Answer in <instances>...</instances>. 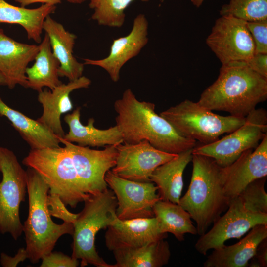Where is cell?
<instances>
[{
	"mask_svg": "<svg viewBox=\"0 0 267 267\" xmlns=\"http://www.w3.org/2000/svg\"><path fill=\"white\" fill-rule=\"evenodd\" d=\"M153 211L161 233H170L179 241L184 240L186 234H197L190 215L179 204L159 200Z\"/></svg>",
	"mask_w": 267,
	"mask_h": 267,
	"instance_id": "83f0119b",
	"label": "cell"
},
{
	"mask_svg": "<svg viewBox=\"0 0 267 267\" xmlns=\"http://www.w3.org/2000/svg\"><path fill=\"white\" fill-rule=\"evenodd\" d=\"M113 252L116 263L112 267H161L168 264L171 257L170 245L165 238Z\"/></svg>",
	"mask_w": 267,
	"mask_h": 267,
	"instance_id": "484cf974",
	"label": "cell"
},
{
	"mask_svg": "<svg viewBox=\"0 0 267 267\" xmlns=\"http://www.w3.org/2000/svg\"><path fill=\"white\" fill-rule=\"evenodd\" d=\"M136 0H89V7L94 10L91 19L99 25L119 28L125 22L124 11ZM147 2L149 0H140Z\"/></svg>",
	"mask_w": 267,
	"mask_h": 267,
	"instance_id": "f1b7e54d",
	"label": "cell"
},
{
	"mask_svg": "<svg viewBox=\"0 0 267 267\" xmlns=\"http://www.w3.org/2000/svg\"><path fill=\"white\" fill-rule=\"evenodd\" d=\"M67 1V2L73 3V4H81L86 1H88L89 0H64Z\"/></svg>",
	"mask_w": 267,
	"mask_h": 267,
	"instance_id": "ab89813d",
	"label": "cell"
},
{
	"mask_svg": "<svg viewBox=\"0 0 267 267\" xmlns=\"http://www.w3.org/2000/svg\"><path fill=\"white\" fill-rule=\"evenodd\" d=\"M267 176V134L256 148L245 151L231 164L221 168L223 191L230 200L250 182Z\"/></svg>",
	"mask_w": 267,
	"mask_h": 267,
	"instance_id": "9a60e30c",
	"label": "cell"
},
{
	"mask_svg": "<svg viewBox=\"0 0 267 267\" xmlns=\"http://www.w3.org/2000/svg\"><path fill=\"white\" fill-rule=\"evenodd\" d=\"M148 29V22L145 15L138 14L134 20L131 32L127 36L113 40L109 54L106 57L98 60L84 58V64L102 68L112 81L117 82L124 65L138 55L147 44Z\"/></svg>",
	"mask_w": 267,
	"mask_h": 267,
	"instance_id": "2e32d148",
	"label": "cell"
},
{
	"mask_svg": "<svg viewBox=\"0 0 267 267\" xmlns=\"http://www.w3.org/2000/svg\"><path fill=\"white\" fill-rule=\"evenodd\" d=\"M190 182L179 204L190 215L196 224L197 234L202 235L228 207L221 177V167L211 157L192 154Z\"/></svg>",
	"mask_w": 267,
	"mask_h": 267,
	"instance_id": "3957f363",
	"label": "cell"
},
{
	"mask_svg": "<svg viewBox=\"0 0 267 267\" xmlns=\"http://www.w3.org/2000/svg\"><path fill=\"white\" fill-rule=\"evenodd\" d=\"M213 224L195 244L196 250L200 254L205 255L208 251L223 246L229 239L240 238L257 225L267 224V214L248 210L237 196L230 200L225 213Z\"/></svg>",
	"mask_w": 267,
	"mask_h": 267,
	"instance_id": "8fae6325",
	"label": "cell"
},
{
	"mask_svg": "<svg viewBox=\"0 0 267 267\" xmlns=\"http://www.w3.org/2000/svg\"><path fill=\"white\" fill-rule=\"evenodd\" d=\"M83 210L74 222L71 257L80 260L81 267L89 264L97 267H112L98 254L95 245L98 232L113 224L118 218L117 199L110 189L90 195L84 201Z\"/></svg>",
	"mask_w": 267,
	"mask_h": 267,
	"instance_id": "5b68a950",
	"label": "cell"
},
{
	"mask_svg": "<svg viewBox=\"0 0 267 267\" xmlns=\"http://www.w3.org/2000/svg\"><path fill=\"white\" fill-rule=\"evenodd\" d=\"M267 237V224L252 227L239 241L213 249L203 263L204 267H247L259 244Z\"/></svg>",
	"mask_w": 267,
	"mask_h": 267,
	"instance_id": "ffe728a7",
	"label": "cell"
},
{
	"mask_svg": "<svg viewBox=\"0 0 267 267\" xmlns=\"http://www.w3.org/2000/svg\"><path fill=\"white\" fill-rule=\"evenodd\" d=\"M41 260L40 267H76L80 263L78 259L62 252L53 251L44 256Z\"/></svg>",
	"mask_w": 267,
	"mask_h": 267,
	"instance_id": "836d02e7",
	"label": "cell"
},
{
	"mask_svg": "<svg viewBox=\"0 0 267 267\" xmlns=\"http://www.w3.org/2000/svg\"><path fill=\"white\" fill-rule=\"evenodd\" d=\"M116 148V163L111 171L122 178L139 182L151 181L150 177L155 169L178 154L159 150L146 140L134 144L121 143Z\"/></svg>",
	"mask_w": 267,
	"mask_h": 267,
	"instance_id": "5bb4252c",
	"label": "cell"
},
{
	"mask_svg": "<svg viewBox=\"0 0 267 267\" xmlns=\"http://www.w3.org/2000/svg\"><path fill=\"white\" fill-rule=\"evenodd\" d=\"M107 229L105 243L112 251L141 247L167 237V233L160 232L155 217L128 220L118 218Z\"/></svg>",
	"mask_w": 267,
	"mask_h": 267,
	"instance_id": "e0dca14e",
	"label": "cell"
},
{
	"mask_svg": "<svg viewBox=\"0 0 267 267\" xmlns=\"http://www.w3.org/2000/svg\"><path fill=\"white\" fill-rule=\"evenodd\" d=\"M206 43L222 65L246 62L255 54L246 21L231 15H221L216 20Z\"/></svg>",
	"mask_w": 267,
	"mask_h": 267,
	"instance_id": "30bf717a",
	"label": "cell"
},
{
	"mask_svg": "<svg viewBox=\"0 0 267 267\" xmlns=\"http://www.w3.org/2000/svg\"><path fill=\"white\" fill-rule=\"evenodd\" d=\"M220 13L246 21L267 20V0H230L222 7Z\"/></svg>",
	"mask_w": 267,
	"mask_h": 267,
	"instance_id": "f546056e",
	"label": "cell"
},
{
	"mask_svg": "<svg viewBox=\"0 0 267 267\" xmlns=\"http://www.w3.org/2000/svg\"><path fill=\"white\" fill-rule=\"evenodd\" d=\"M192 150L178 154L152 173L150 180L157 186L160 200L179 203L183 187V172L192 160Z\"/></svg>",
	"mask_w": 267,
	"mask_h": 267,
	"instance_id": "603a6c76",
	"label": "cell"
},
{
	"mask_svg": "<svg viewBox=\"0 0 267 267\" xmlns=\"http://www.w3.org/2000/svg\"><path fill=\"white\" fill-rule=\"evenodd\" d=\"M55 5L43 4L38 8L18 7L0 0V23L18 24L26 31L29 39L40 43L43 23L46 17L55 12Z\"/></svg>",
	"mask_w": 267,
	"mask_h": 267,
	"instance_id": "4316f807",
	"label": "cell"
},
{
	"mask_svg": "<svg viewBox=\"0 0 267 267\" xmlns=\"http://www.w3.org/2000/svg\"><path fill=\"white\" fill-rule=\"evenodd\" d=\"M69 151L79 179L86 191L95 195L108 189L106 173L116 163L118 144L106 146L103 150L81 146L59 138Z\"/></svg>",
	"mask_w": 267,
	"mask_h": 267,
	"instance_id": "7c38bea8",
	"label": "cell"
},
{
	"mask_svg": "<svg viewBox=\"0 0 267 267\" xmlns=\"http://www.w3.org/2000/svg\"><path fill=\"white\" fill-rule=\"evenodd\" d=\"M39 46L18 42L7 36L0 28V72L6 86L13 89L17 85L27 88L26 70L34 60Z\"/></svg>",
	"mask_w": 267,
	"mask_h": 267,
	"instance_id": "d6986e66",
	"label": "cell"
},
{
	"mask_svg": "<svg viewBox=\"0 0 267 267\" xmlns=\"http://www.w3.org/2000/svg\"><path fill=\"white\" fill-rule=\"evenodd\" d=\"M116 126L124 143L134 144L147 141L155 148L178 154L195 147L196 141L180 135L165 118L155 112V105L139 101L130 89L116 100Z\"/></svg>",
	"mask_w": 267,
	"mask_h": 267,
	"instance_id": "6da1fadb",
	"label": "cell"
},
{
	"mask_svg": "<svg viewBox=\"0 0 267 267\" xmlns=\"http://www.w3.org/2000/svg\"><path fill=\"white\" fill-rule=\"evenodd\" d=\"M80 107L66 115L65 122L69 127V132L63 139L78 145L88 147H103L123 142L122 135L116 125L106 129L96 128L93 118L88 120L86 125L80 121Z\"/></svg>",
	"mask_w": 267,
	"mask_h": 267,
	"instance_id": "7402d4cb",
	"label": "cell"
},
{
	"mask_svg": "<svg viewBox=\"0 0 267 267\" xmlns=\"http://www.w3.org/2000/svg\"><path fill=\"white\" fill-rule=\"evenodd\" d=\"M0 85L6 86V82L4 76L0 72Z\"/></svg>",
	"mask_w": 267,
	"mask_h": 267,
	"instance_id": "60d3db41",
	"label": "cell"
},
{
	"mask_svg": "<svg viewBox=\"0 0 267 267\" xmlns=\"http://www.w3.org/2000/svg\"><path fill=\"white\" fill-rule=\"evenodd\" d=\"M246 63L254 71L267 78V54L255 53Z\"/></svg>",
	"mask_w": 267,
	"mask_h": 267,
	"instance_id": "d590c367",
	"label": "cell"
},
{
	"mask_svg": "<svg viewBox=\"0 0 267 267\" xmlns=\"http://www.w3.org/2000/svg\"><path fill=\"white\" fill-rule=\"evenodd\" d=\"M22 163L35 169L65 205L72 208L84 202L87 194L78 176L71 155L64 146L31 150Z\"/></svg>",
	"mask_w": 267,
	"mask_h": 267,
	"instance_id": "8992f818",
	"label": "cell"
},
{
	"mask_svg": "<svg viewBox=\"0 0 267 267\" xmlns=\"http://www.w3.org/2000/svg\"><path fill=\"white\" fill-rule=\"evenodd\" d=\"M34 64L26 70L27 88L40 92L44 87L53 89L62 84L59 79V62L53 55L48 35L45 33Z\"/></svg>",
	"mask_w": 267,
	"mask_h": 267,
	"instance_id": "d4e9b609",
	"label": "cell"
},
{
	"mask_svg": "<svg viewBox=\"0 0 267 267\" xmlns=\"http://www.w3.org/2000/svg\"><path fill=\"white\" fill-rule=\"evenodd\" d=\"M28 259L26 249L20 248L14 256H8L4 253L0 254V264L4 267H15L18 264Z\"/></svg>",
	"mask_w": 267,
	"mask_h": 267,
	"instance_id": "8d00e7d4",
	"label": "cell"
},
{
	"mask_svg": "<svg viewBox=\"0 0 267 267\" xmlns=\"http://www.w3.org/2000/svg\"><path fill=\"white\" fill-rule=\"evenodd\" d=\"M267 98V78L245 62L222 65L217 80L201 93L197 102L211 111L246 117Z\"/></svg>",
	"mask_w": 267,
	"mask_h": 267,
	"instance_id": "7a4b0ae2",
	"label": "cell"
},
{
	"mask_svg": "<svg viewBox=\"0 0 267 267\" xmlns=\"http://www.w3.org/2000/svg\"><path fill=\"white\" fill-rule=\"evenodd\" d=\"M105 180L116 196V215L119 219L154 217L153 206L160 198L158 188L153 182L128 180L111 170L106 173Z\"/></svg>",
	"mask_w": 267,
	"mask_h": 267,
	"instance_id": "4fadbf2b",
	"label": "cell"
},
{
	"mask_svg": "<svg viewBox=\"0 0 267 267\" xmlns=\"http://www.w3.org/2000/svg\"><path fill=\"white\" fill-rule=\"evenodd\" d=\"M43 29L48 35L52 53L59 62V76L65 77L69 81L82 77L85 65L79 62L73 53L76 36L50 15L45 19Z\"/></svg>",
	"mask_w": 267,
	"mask_h": 267,
	"instance_id": "44dd1931",
	"label": "cell"
},
{
	"mask_svg": "<svg viewBox=\"0 0 267 267\" xmlns=\"http://www.w3.org/2000/svg\"></svg>",
	"mask_w": 267,
	"mask_h": 267,
	"instance_id": "b9f144b4",
	"label": "cell"
},
{
	"mask_svg": "<svg viewBox=\"0 0 267 267\" xmlns=\"http://www.w3.org/2000/svg\"><path fill=\"white\" fill-rule=\"evenodd\" d=\"M229 134L215 142L194 147L192 154L211 157L222 168L230 165L245 151L256 148L267 134V111L255 108L242 126Z\"/></svg>",
	"mask_w": 267,
	"mask_h": 267,
	"instance_id": "9c48e42d",
	"label": "cell"
},
{
	"mask_svg": "<svg viewBox=\"0 0 267 267\" xmlns=\"http://www.w3.org/2000/svg\"><path fill=\"white\" fill-rule=\"evenodd\" d=\"M0 233L17 240L23 232L19 207L25 199L27 174L13 151L0 146Z\"/></svg>",
	"mask_w": 267,
	"mask_h": 267,
	"instance_id": "ba28073f",
	"label": "cell"
},
{
	"mask_svg": "<svg viewBox=\"0 0 267 267\" xmlns=\"http://www.w3.org/2000/svg\"><path fill=\"white\" fill-rule=\"evenodd\" d=\"M26 171L29 209L23 232L28 259L36 264L53 251L60 237L72 235L74 227L71 222L59 224L52 221L47 203L48 184L35 169L28 167Z\"/></svg>",
	"mask_w": 267,
	"mask_h": 267,
	"instance_id": "277c9868",
	"label": "cell"
},
{
	"mask_svg": "<svg viewBox=\"0 0 267 267\" xmlns=\"http://www.w3.org/2000/svg\"><path fill=\"white\" fill-rule=\"evenodd\" d=\"M0 115L11 122L31 150L59 147V138L37 120L7 105L0 96Z\"/></svg>",
	"mask_w": 267,
	"mask_h": 267,
	"instance_id": "cb8c5ba5",
	"label": "cell"
},
{
	"mask_svg": "<svg viewBox=\"0 0 267 267\" xmlns=\"http://www.w3.org/2000/svg\"><path fill=\"white\" fill-rule=\"evenodd\" d=\"M248 267H267V237L258 245L254 256L249 262Z\"/></svg>",
	"mask_w": 267,
	"mask_h": 267,
	"instance_id": "e575fe53",
	"label": "cell"
},
{
	"mask_svg": "<svg viewBox=\"0 0 267 267\" xmlns=\"http://www.w3.org/2000/svg\"><path fill=\"white\" fill-rule=\"evenodd\" d=\"M266 178L267 177L250 182L238 196L248 210L267 214V194L265 189Z\"/></svg>",
	"mask_w": 267,
	"mask_h": 267,
	"instance_id": "4dcf8cb0",
	"label": "cell"
},
{
	"mask_svg": "<svg viewBox=\"0 0 267 267\" xmlns=\"http://www.w3.org/2000/svg\"><path fill=\"white\" fill-rule=\"evenodd\" d=\"M159 115L168 121L181 136L198 141L203 145L219 139L242 126L246 117L221 116L199 105L185 99L161 112Z\"/></svg>",
	"mask_w": 267,
	"mask_h": 267,
	"instance_id": "52a82bcc",
	"label": "cell"
},
{
	"mask_svg": "<svg viewBox=\"0 0 267 267\" xmlns=\"http://www.w3.org/2000/svg\"><path fill=\"white\" fill-rule=\"evenodd\" d=\"M91 83L89 78L82 76L67 84L62 83L52 90L38 92V100L41 104L43 111L37 120L59 138H63L65 133L62 126L61 117L73 109L70 93L76 89L88 88Z\"/></svg>",
	"mask_w": 267,
	"mask_h": 267,
	"instance_id": "ac0fdd59",
	"label": "cell"
},
{
	"mask_svg": "<svg viewBox=\"0 0 267 267\" xmlns=\"http://www.w3.org/2000/svg\"><path fill=\"white\" fill-rule=\"evenodd\" d=\"M15 1L20 4L22 7L31 4L35 3H42L43 4H47L49 5H55L57 4L60 3L61 0H14Z\"/></svg>",
	"mask_w": 267,
	"mask_h": 267,
	"instance_id": "74e56055",
	"label": "cell"
},
{
	"mask_svg": "<svg viewBox=\"0 0 267 267\" xmlns=\"http://www.w3.org/2000/svg\"><path fill=\"white\" fill-rule=\"evenodd\" d=\"M47 203L51 216L61 219L64 222L71 223L77 218L78 214L70 212L57 194L48 192Z\"/></svg>",
	"mask_w": 267,
	"mask_h": 267,
	"instance_id": "d6a6232c",
	"label": "cell"
},
{
	"mask_svg": "<svg viewBox=\"0 0 267 267\" xmlns=\"http://www.w3.org/2000/svg\"><path fill=\"white\" fill-rule=\"evenodd\" d=\"M255 45V53L267 54V20L246 21Z\"/></svg>",
	"mask_w": 267,
	"mask_h": 267,
	"instance_id": "1f68e13d",
	"label": "cell"
},
{
	"mask_svg": "<svg viewBox=\"0 0 267 267\" xmlns=\"http://www.w3.org/2000/svg\"><path fill=\"white\" fill-rule=\"evenodd\" d=\"M205 0H190L192 3L196 7H199Z\"/></svg>",
	"mask_w": 267,
	"mask_h": 267,
	"instance_id": "f35d334b",
	"label": "cell"
}]
</instances>
